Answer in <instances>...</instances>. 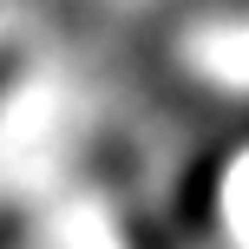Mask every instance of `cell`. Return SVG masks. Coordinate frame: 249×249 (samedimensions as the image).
<instances>
[{"label":"cell","mask_w":249,"mask_h":249,"mask_svg":"<svg viewBox=\"0 0 249 249\" xmlns=\"http://www.w3.org/2000/svg\"><path fill=\"white\" fill-rule=\"evenodd\" d=\"M13 79H20V59H13V53H0V99L13 92Z\"/></svg>","instance_id":"6da1fadb"}]
</instances>
